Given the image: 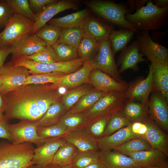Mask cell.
Returning a JSON list of instances; mask_svg holds the SVG:
<instances>
[{"mask_svg":"<svg viewBox=\"0 0 168 168\" xmlns=\"http://www.w3.org/2000/svg\"><path fill=\"white\" fill-rule=\"evenodd\" d=\"M11 47H2L0 46V69L4 65V62L7 57L11 53Z\"/></svg>","mask_w":168,"mask_h":168,"instance_id":"f907efd6","label":"cell"},{"mask_svg":"<svg viewBox=\"0 0 168 168\" xmlns=\"http://www.w3.org/2000/svg\"><path fill=\"white\" fill-rule=\"evenodd\" d=\"M78 7L77 1L72 0H56L47 5L36 15L31 34H35L58 13L68 9L76 10Z\"/></svg>","mask_w":168,"mask_h":168,"instance_id":"5bb4252c","label":"cell"},{"mask_svg":"<svg viewBox=\"0 0 168 168\" xmlns=\"http://www.w3.org/2000/svg\"><path fill=\"white\" fill-rule=\"evenodd\" d=\"M139 167H168L167 157L160 151L152 149L128 154Z\"/></svg>","mask_w":168,"mask_h":168,"instance_id":"44dd1931","label":"cell"},{"mask_svg":"<svg viewBox=\"0 0 168 168\" xmlns=\"http://www.w3.org/2000/svg\"><path fill=\"white\" fill-rule=\"evenodd\" d=\"M165 34V32H164L153 31L150 35V36L153 41L159 43V42L163 38Z\"/></svg>","mask_w":168,"mask_h":168,"instance_id":"816d5d0a","label":"cell"},{"mask_svg":"<svg viewBox=\"0 0 168 168\" xmlns=\"http://www.w3.org/2000/svg\"><path fill=\"white\" fill-rule=\"evenodd\" d=\"M101 43L84 33L77 49L78 56L84 62H90Z\"/></svg>","mask_w":168,"mask_h":168,"instance_id":"d6a6232c","label":"cell"},{"mask_svg":"<svg viewBox=\"0 0 168 168\" xmlns=\"http://www.w3.org/2000/svg\"><path fill=\"white\" fill-rule=\"evenodd\" d=\"M135 33L136 32L135 31L124 28L114 30L109 38L113 54L115 55L126 47Z\"/></svg>","mask_w":168,"mask_h":168,"instance_id":"4dcf8cb0","label":"cell"},{"mask_svg":"<svg viewBox=\"0 0 168 168\" xmlns=\"http://www.w3.org/2000/svg\"><path fill=\"white\" fill-rule=\"evenodd\" d=\"M151 64L152 69L153 90L160 92L168 101V64Z\"/></svg>","mask_w":168,"mask_h":168,"instance_id":"4316f807","label":"cell"},{"mask_svg":"<svg viewBox=\"0 0 168 168\" xmlns=\"http://www.w3.org/2000/svg\"><path fill=\"white\" fill-rule=\"evenodd\" d=\"M60 62H66L79 58L77 48L63 43H57L52 46Z\"/></svg>","mask_w":168,"mask_h":168,"instance_id":"ee69618b","label":"cell"},{"mask_svg":"<svg viewBox=\"0 0 168 168\" xmlns=\"http://www.w3.org/2000/svg\"><path fill=\"white\" fill-rule=\"evenodd\" d=\"M138 137L132 132L130 124L111 135L96 139V140L99 149L105 151L114 150L126 142Z\"/></svg>","mask_w":168,"mask_h":168,"instance_id":"ffe728a7","label":"cell"},{"mask_svg":"<svg viewBox=\"0 0 168 168\" xmlns=\"http://www.w3.org/2000/svg\"><path fill=\"white\" fill-rule=\"evenodd\" d=\"M136 37L139 42V52L151 63L168 64V49L153 41L149 31H141L137 33Z\"/></svg>","mask_w":168,"mask_h":168,"instance_id":"9c48e42d","label":"cell"},{"mask_svg":"<svg viewBox=\"0 0 168 168\" xmlns=\"http://www.w3.org/2000/svg\"><path fill=\"white\" fill-rule=\"evenodd\" d=\"M152 149L151 145L145 139L138 137L126 142L114 150L127 156L130 153Z\"/></svg>","mask_w":168,"mask_h":168,"instance_id":"d590c367","label":"cell"},{"mask_svg":"<svg viewBox=\"0 0 168 168\" xmlns=\"http://www.w3.org/2000/svg\"><path fill=\"white\" fill-rule=\"evenodd\" d=\"M127 2L131 13L133 12L135 10V0H128L127 1Z\"/></svg>","mask_w":168,"mask_h":168,"instance_id":"6f0895ef","label":"cell"},{"mask_svg":"<svg viewBox=\"0 0 168 168\" xmlns=\"http://www.w3.org/2000/svg\"><path fill=\"white\" fill-rule=\"evenodd\" d=\"M82 29L84 33L92 37L99 43L108 40L114 30L113 25L101 18L89 15L84 21Z\"/></svg>","mask_w":168,"mask_h":168,"instance_id":"e0dca14e","label":"cell"},{"mask_svg":"<svg viewBox=\"0 0 168 168\" xmlns=\"http://www.w3.org/2000/svg\"><path fill=\"white\" fill-rule=\"evenodd\" d=\"M62 94L56 84L22 86L3 95L5 114L8 120L36 122L53 103L61 101Z\"/></svg>","mask_w":168,"mask_h":168,"instance_id":"6da1fadb","label":"cell"},{"mask_svg":"<svg viewBox=\"0 0 168 168\" xmlns=\"http://www.w3.org/2000/svg\"><path fill=\"white\" fill-rule=\"evenodd\" d=\"M66 75L60 72L29 75L26 79L22 86L48 83L56 84Z\"/></svg>","mask_w":168,"mask_h":168,"instance_id":"8d00e7d4","label":"cell"},{"mask_svg":"<svg viewBox=\"0 0 168 168\" xmlns=\"http://www.w3.org/2000/svg\"><path fill=\"white\" fill-rule=\"evenodd\" d=\"M62 138L74 146L78 151H99L96 139L83 130L67 133Z\"/></svg>","mask_w":168,"mask_h":168,"instance_id":"cb8c5ba5","label":"cell"},{"mask_svg":"<svg viewBox=\"0 0 168 168\" xmlns=\"http://www.w3.org/2000/svg\"><path fill=\"white\" fill-rule=\"evenodd\" d=\"M149 72L145 78L135 79L128 84L125 92L126 99L128 102H138L148 105L150 95L153 91L152 69L151 64L149 65Z\"/></svg>","mask_w":168,"mask_h":168,"instance_id":"7c38bea8","label":"cell"},{"mask_svg":"<svg viewBox=\"0 0 168 168\" xmlns=\"http://www.w3.org/2000/svg\"><path fill=\"white\" fill-rule=\"evenodd\" d=\"M35 148L25 142L15 144L0 142V168H27L35 164L33 161Z\"/></svg>","mask_w":168,"mask_h":168,"instance_id":"277c9868","label":"cell"},{"mask_svg":"<svg viewBox=\"0 0 168 168\" xmlns=\"http://www.w3.org/2000/svg\"><path fill=\"white\" fill-rule=\"evenodd\" d=\"M110 116L88 121L83 130L95 139L101 137Z\"/></svg>","mask_w":168,"mask_h":168,"instance_id":"7bdbcfd3","label":"cell"},{"mask_svg":"<svg viewBox=\"0 0 168 168\" xmlns=\"http://www.w3.org/2000/svg\"><path fill=\"white\" fill-rule=\"evenodd\" d=\"M7 121L4 115L0 119V138L6 139L11 142V138L7 127Z\"/></svg>","mask_w":168,"mask_h":168,"instance_id":"681fc988","label":"cell"},{"mask_svg":"<svg viewBox=\"0 0 168 168\" xmlns=\"http://www.w3.org/2000/svg\"><path fill=\"white\" fill-rule=\"evenodd\" d=\"M30 73L22 66H14L8 63L0 69V81L2 85L0 93L4 95L22 86Z\"/></svg>","mask_w":168,"mask_h":168,"instance_id":"8fae6325","label":"cell"},{"mask_svg":"<svg viewBox=\"0 0 168 168\" xmlns=\"http://www.w3.org/2000/svg\"><path fill=\"white\" fill-rule=\"evenodd\" d=\"M90 83L94 89L105 93L117 91L126 92L128 84L124 80L117 81L108 74L93 68L90 75Z\"/></svg>","mask_w":168,"mask_h":168,"instance_id":"2e32d148","label":"cell"},{"mask_svg":"<svg viewBox=\"0 0 168 168\" xmlns=\"http://www.w3.org/2000/svg\"><path fill=\"white\" fill-rule=\"evenodd\" d=\"M47 45L35 34H31L12 46V57H26L45 48Z\"/></svg>","mask_w":168,"mask_h":168,"instance_id":"603a6c76","label":"cell"},{"mask_svg":"<svg viewBox=\"0 0 168 168\" xmlns=\"http://www.w3.org/2000/svg\"><path fill=\"white\" fill-rule=\"evenodd\" d=\"M149 0H135V11L138 10L147 3Z\"/></svg>","mask_w":168,"mask_h":168,"instance_id":"11a10c76","label":"cell"},{"mask_svg":"<svg viewBox=\"0 0 168 168\" xmlns=\"http://www.w3.org/2000/svg\"><path fill=\"white\" fill-rule=\"evenodd\" d=\"M93 88L92 85L88 83L67 91L62 95L61 101L68 111L82 96Z\"/></svg>","mask_w":168,"mask_h":168,"instance_id":"e575fe53","label":"cell"},{"mask_svg":"<svg viewBox=\"0 0 168 168\" xmlns=\"http://www.w3.org/2000/svg\"><path fill=\"white\" fill-rule=\"evenodd\" d=\"M84 168H105L99 160L98 161L91 164Z\"/></svg>","mask_w":168,"mask_h":168,"instance_id":"9f6ffc18","label":"cell"},{"mask_svg":"<svg viewBox=\"0 0 168 168\" xmlns=\"http://www.w3.org/2000/svg\"><path fill=\"white\" fill-rule=\"evenodd\" d=\"M88 121L85 113H72L67 111L58 123L63 126L68 133L83 130Z\"/></svg>","mask_w":168,"mask_h":168,"instance_id":"f1b7e54d","label":"cell"},{"mask_svg":"<svg viewBox=\"0 0 168 168\" xmlns=\"http://www.w3.org/2000/svg\"><path fill=\"white\" fill-rule=\"evenodd\" d=\"M77 151L74 146L66 142L58 149L52 163L60 166L71 165Z\"/></svg>","mask_w":168,"mask_h":168,"instance_id":"836d02e7","label":"cell"},{"mask_svg":"<svg viewBox=\"0 0 168 168\" xmlns=\"http://www.w3.org/2000/svg\"><path fill=\"white\" fill-rule=\"evenodd\" d=\"M5 111V104L3 95L0 93V119L4 116Z\"/></svg>","mask_w":168,"mask_h":168,"instance_id":"db71d44e","label":"cell"},{"mask_svg":"<svg viewBox=\"0 0 168 168\" xmlns=\"http://www.w3.org/2000/svg\"><path fill=\"white\" fill-rule=\"evenodd\" d=\"M84 34L83 29L81 27L62 29L57 43L65 44L77 49Z\"/></svg>","mask_w":168,"mask_h":168,"instance_id":"74e56055","label":"cell"},{"mask_svg":"<svg viewBox=\"0 0 168 168\" xmlns=\"http://www.w3.org/2000/svg\"><path fill=\"white\" fill-rule=\"evenodd\" d=\"M62 30L57 26L46 25L35 34L44 41L47 46H52L57 43Z\"/></svg>","mask_w":168,"mask_h":168,"instance_id":"f35d334b","label":"cell"},{"mask_svg":"<svg viewBox=\"0 0 168 168\" xmlns=\"http://www.w3.org/2000/svg\"><path fill=\"white\" fill-rule=\"evenodd\" d=\"M131 122L143 121L149 116L148 105L138 102H128L120 111Z\"/></svg>","mask_w":168,"mask_h":168,"instance_id":"f546056e","label":"cell"},{"mask_svg":"<svg viewBox=\"0 0 168 168\" xmlns=\"http://www.w3.org/2000/svg\"><path fill=\"white\" fill-rule=\"evenodd\" d=\"M90 63L93 68L100 70L116 81L123 80L119 71L109 39L100 43Z\"/></svg>","mask_w":168,"mask_h":168,"instance_id":"ba28073f","label":"cell"},{"mask_svg":"<svg viewBox=\"0 0 168 168\" xmlns=\"http://www.w3.org/2000/svg\"><path fill=\"white\" fill-rule=\"evenodd\" d=\"M22 57L43 63H50L60 62L53 47L49 46H47L43 49L30 55Z\"/></svg>","mask_w":168,"mask_h":168,"instance_id":"b9f144b4","label":"cell"},{"mask_svg":"<svg viewBox=\"0 0 168 168\" xmlns=\"http://www.w3.org/2000/svg\"><path fill=\"white\" fill-rule=\"evenodd\" d=\"M152 3L159 8H164L168 7V0H151Z\"/></svg>","mask_w":168,"mask_h":168,"instance_id":"f5cc1de1","label":"cell"},{"mask_svg":"<svg viewBox=\"0 0 168 168\" xmlns=\"http://www.w3.org/2000/svg\"><path fill=\"white\" fill-rule=\"evenodd\" d=\"M147 125V130L143 138L152 148L159 150L168 156V135L162 130L149 116L143 121Z\"/></svg>","mask_w":168,"mask_h":168,"instance_id":"d6986e66","label":"cell"},{"mask_svg":"<svg viewBox=\"0 0 168 168\" xmlns=\"http://www.w3.org/2000/svg\"><path fill=\"white\" fill-rule=\"evenodd\" d=\"M66 142L62 138H49L44 144L35 148L33 161L35 164L45 168L52 163L58 149Z\"/></svg>","mask_w":168,"mask_h":168,"instance_id":"ac0fdd59","label":"cell"},{"mask_svg":"<svg viewBox=\"0 0 168 168\" xmlns=\"http://www.w3.org/2000/svg\"><path fill=\"white\" fill-rule=\"evenodd\" d=\"M67 111L61 101L53 103L43 116L35 122L37 127H45L57 124Z\"/></svg>","mask_w":168,"mask_h":168,"instance_id":"83f0119b","label":"cell"},{"mask_svg":"<svg viewBox=\"0 0 168 168\" xmlns=\"http://www.w3.org/2000/svg\"><path fill=\"white\" fill-rule=\"evenodd\" d=\"M100 151L84 152L77 151L71 165L75 168H84L98 161Z\"/></svg>","mask_w":168,"mask_h":168,"instance_id":"60d3db41","label":"cell"},{"mask_svg":"<svg viewBox=\"0 0 168 168\" xmlns=\"http://www.w3.org/2000/svg\"><path fill=\"white\" fill-rule=\"evenodd\" d=\"M106 93L93 88L82 96L68 111L75 113L85 112L91 108Z\"/></svg>","mask_w":168,"mask_h":168,"instance_id":"1f68e13d","label":"cell"},{"mask_svg":"<svg viewBox=\"0 0 168 168\" xmlns=\"http://www.w3.org/2000/svg\"><path fill=\"white\" fill-rule=\"evenodd\" d=\"M7 127L11 138V143L14 144L27 142L38 147L49 139L43 138L38 135L35 122L21 121L15 124L7 123Z\"/></svg>","mask_w":168,"mask_h":168,"instance_id":"30bf717a","label":"cell"},{"mask_svg":"<svg viewBox=\"0 0 168 168\" xmlns=\"http://www.w3.org/2000/svg\"><path fill=\"white\" fill-rule=\"evenodd\" d=\"M90 10L86 8L63 17L51 19L50 25L58 26L62 29L79 27L82 28L84 21L89 15Z\"/></svg>","mask_w":168,"mask_h":168,"instance_id":"484cf974","label":"cell"},{"mask_svg":"<svg viewBox=\"0 0 168 168\" xmlns=\"http://www.w3.org/2000/svg\"><path fill=\"white\" fill-rule=\"evenodd\" d=\"M168 18V7L159 8L151 0L147 5L125 16L126 21L138 32L143 30L157 31L164 26Z\"/></svg>","mask_w":168,"mask_h":168,"instance_id":"7a4b0ae2","label":"cell"},{"mask_svg":"<svg viewBox=\"0 0 168 168\" xmlns=\"http://www.w3.org/2000/svg\"><path fill=\"white\" fill-rule=\"evenodd\" d=\"M45 168H75L71 165L60 166L51 163L48 166Z\"/></svg>","mask_w":168,"mask_h":168,"instance_id":"680465c9","label":"cell"},{"mask_svg":"<svg viewBox=\"0 0 168 168\" xmlns=\"http://www.w3.org/2000/svg\"><path fill=\"white\" fill-rule=\"evenodd\" d=\"M1 85H2L1 82V81H0V90L1 88Z\"/></svg>","mask_w":168,"mask_h":168,"instance_id":"6125c7cd","label":"cell"},{"mask_svg":"<svg viewBox=\"0 0 168 168\" xmlns=\"http://www.w3.org/2000/svg\"><path fill=\"white\" fill-rule=\"evenodd\" d=\"M99 160L105 168H135L139 167L130 157L115 151H100Z\"/></svg>","mask_w":168,"mask_h":168,"instance_id":"d4e9b609","label":"cell"},{"mask_svg":"<svg viewBox=\"0 0 168 168\" xmlns=\"http://www.w3.org/2000/svg\"><path fill=\"white\" fill-rule=\"evenodd\" d=\"M37 132L40 137L45 139L62 138L67 133L65 127L58 123L45 127H37Z\"/></svg>","mask_w":168,"mask_h":168,"instance_id":"bcb514c9","label":"cell"},{"mask_svg":"<svg viewBox=\"0 0 168 168\" xmlns=\"http://www.w3.org/2000/svg\"><path fill=\"white\" fill-rule=\"evenodd\" d=\"M121 51L116 62L117 67H119L120 73L128 69L138 71L139 69L138 63L146 60L143 57L144 55L139 52V42L137 39Z\"/></svg>","mask_w":168,"mask_h":168,"instance_id":"9a60e30c","label":"cell"},{"mask_svg":"<svg viewBox=\"0 0 168 168\" xmlns=\"http://www.w3.org/2000/svg\"><path fill=\"white\" fill-rule=\"evenodd\" d=\"M90 10L99 17L113 25L139 32L126 20L125 15L131 13L124 4L104 0H89L82 1Z\"/></svg>","mask_w":168,"mask_h":168,"instance_id":"3957f363","label":"cell"},{"mask_svg":"<svg viewBox=\"0 0 168 168\" xmlns=\"http://www.w3.org/2000/svg\"><path fill=\"white\" fill-rule=\"evenodd\" d=\"M131 123L120 111L117 112L111 115L102 137L111 135Z\"/></svg>","mask_w":168,"mask_h":168,"instance_id":"ab89813d","label":"cell"},{"mask_svg":"<svg viewBox=\"0 0 168 168\" xmlns=\"http://www.w3.org/2000/svg\"><path fill=\"white\" fill-rule=\"evenodd\" d=\"M35 21L14 14L0 33V46L12 47L31 34Z\"/></svg>","mask_w":168,"mask_h":168,"instance_id":"8992f818","label":"cell"},{"mask_svg":"<svg viewBox=\"0 0 168 168\" xmlns=\"http://www.w3.org/2000/svg\"><path fill=\"white\" fill-rule=\"evenodd\" d=\"M84 63L80 58L68 61L43 63L34 61L24 57H12L11 61L8 63L13 66L24 67L32 74L52 72H60L68 74L80 69Z\"/></svg>","mask_w":168,"mask_h":168,"instance_id":"5b68a950","label":"cell"},{"mask_svg":"<svg viewBox=\"0 0 168 168\" xmlns=\"http://www.w3.org/2000/svg\"><path fill=\"white\" fill-rule=\"evenodd\" d=\"M14 14L6 0L0 1V29L5 28Z\"/></svg>","mask_w":168,"mask_h":168,"instance_id":"7dc6e473","label":"cell"},{"mask_svg":"<svg viewBox=\"0 0 168 168\" xmlns=\"http://www.w3.org/2000/svg\"><path fill=\"white\" fill-rule=\"evenodd\" d=\"M27 168H44L43 167H42L36 164H34L32 165H31L28 167Z\"/></svg>","mask_w":168,"mask_h":168,"instance_id":"91938a15","label":"cell"},{"mask_svg":"<svg viewBox=\"0 0 168 168\" xmlns=\"http://www.w3.org/2000/svg\"><path fill=\"white\" fill-rule=\"evenodd\" d=\"M135 168H168V167H160V166H153V167H139Z\"/></svg>","mask_w":168,"mask_h":168,"instance_id":"94428289","label":"cell"},{"mask_svg":"<svg viewBox=\"0 0 168 168\" xmlns=\"http://www.w3.org/2000/svg\"><path fill=\"white\" fill-rule=\"evenodd\" d=\"M126 99L125 92H107L91 108L84 113L88 121L110 116L122 109Z\"/></svg>","mask_w":168,"mask_h":168,"instance_id":"52a82bcc","label":"cell"},{"mask_svg":"<svg viewBox=\"0 0 168 168\" xmlns=\"http://www.w3.org/2000/svg\"><path fill=\"white\" fill-rule=\"evenodd\" d=\"M56 0H28L30 7L33 13L36 15L40 13L47 5Z\"/></svg>","mask_w":168,"mask_h":168,"instance_id":"c3c4849f","label":"cell"},{"mask_svg":"<svg viewBox=\"0 0 168 168\" xmlns=\"http://www.w3.org/2000/svg\"><path fill=\"white\" fill-rule=\"evenodd\" d=\"M168 101L160 92L153 90L148 103L149 117L164 132H168Z\"/></svg>","mask_w":168,"mask_h":168,"instance_id":"4fadbf2b","label":"cell"},{"mask_svg":"<svg viewBox=\"0 0 168 168\" xmlns=\"http://www.w3.org/2000/svg\"><path fill=\"white\" fill-rule=\"evenodd\" d=\"M14 14L35 21L36 15L30 9L28 0H6Z\"/></svg>","mask_w":168,"mask_h":168,"instance_id":"f6af8a7d","label":"cell"},{"mask_svg":"<svg viewBox=\"0 0 168 168\" xmlns=\"http://www.w3.org/2000/svg\"><path fill=\"white\" fill-rule=\"evenodd\" d=\"M93 69L90 62H85L80 69L66 75L56 84L59 89L64 88L69 91L90 83V75Z\"/></svg>","mask_w":168,"mask_h":168,"instance_id":"7402d4cb","label":"cell"}]
</instances>
